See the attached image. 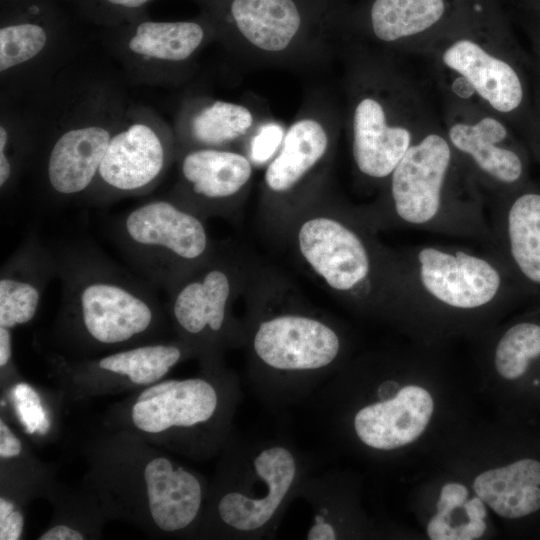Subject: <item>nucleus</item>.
Listing matches in <instances>:
<instances>
[{"mask_svg": "<svg viewBox=\"0 0 540 540\" xmlns=\"http://www.w3.org/2000/svg\"><path fill=\"white\" fill-rule=\"evenodd\" d=\"M39 540H83L84 535L76 529H73L65 525H56L45 533H43Z\"/></svg>", "mask_w": 540, "mask_h": 540, "instance_id": "37", "label": "nucleus"}, {"mask_svg": "<svg viewBox=\"0 0 540 540\" xmlns=\"http://www.w3.org/2000/svg\"><path fill=\"white\" fill-rule=\"evenodd\" d=\"M373 392L349 416L348 426L360 444L389 452L412 443L425 431L434 410L426 389L417 385L397 388L396 381L388 379Z\"/></svg>", "mask_w": 540, "mask_h": 540, "instance_id": "20", "label": "nucleus"}, {"mask_svg": "<svg viewBox=\"0 0 540 540\" xmlns=\"http://www.w3.org/2000/svg\"><path fill=\"white\" fill-rule=\"evenodd\" d=\"M111 235L137 274L166 291L210 256L201 216L171 195L117 217Z\"/></svg>", "mask_w": 540, "mask_h": 540, "instance_id": "10", "label": "nucleus"}, {"mask_svg": "<svg viewBox=\"0 0 540 540\" xmlns=\"http://www.w3.org/2000/svg\"><path fill=\"white\" fill-rule=\"evenodd\" d=\"M337 4H345L348 3L349 0H334Z\"/></svg>", "mask_w": 540, "mask_h": 540, "instance_id": "41", "label": "nucleus"}, {"mask_svg": "<svg viewBox=\"0 0 540 540\" xmlns=\"http://www.w3.org/2000/svg\"><path fill=\"white\" fill-rule=\"evenodd\" d=\"M310 473L305 458L283 439L235 446L213 504L218 529L244 540L269 536Z\"/></svg>", "mask_w": 540, "mask_h": 540, "instance_id": "9", "label": "nucleus"}, {"mask_svg": "<svg viewBox=\"0 0 540 540\" xmlns=\"http://www.w3.org/2000/svg\"><path fill=\"white\" fill-rule=\"evenodd\" d=\"M283 126L275 121L263 119L246 140L247 156L254 164H265L277 153L285 133Z\"/></svg>", "mask_w": 540, "mask_h": 540, "instance_id": "31", "label": "nucleus"}, {"mask_svg": "<svg viewBox=\"0 0 540 540\" xmlns=\"http://www.w3.org/2000/svg\"><path fill=\"white\" fill-rule=\"evenodd\" d=\"M176 156L173 126L153 109L129 104L84 200L101 205L145 195L162 181Z\"/></svg>", "mask_w": 540, "mask_h": 540, "instance_id": "14", "label": "nucleus"}, {"mask_svg": "<svg viewBox=\"0 0 540 540\" xmlns=\"http://www.w3.org/2000/svg\"><path fill=\"white\" fill-rule=\"evenodd\" d=\"M472 0H362L343 4L341 50L360 47L395 56L422 54Z\"/></svg>", "mask_w": 540, "mask_h": 540, "instance_id": "15", "label": "nucleus"}, {"mask_svg": "<svg viewBox=\"0 0 540 540\" xmlns=\"http://www.w3.org/2000/svg\"><path fill=\"white\" fill-rule=\"evenodd\" d=\"M344 125L353 165L366 183L383 187L398 163L436 120L396 57L360 47L342 50Z\"/></svg>", "mask_w": 540, "mask_h": 540, "instance_id": "3", "label": "nucleus"}, {"mask_svg": "<svg viewBox=\"0 0 540 540\" xmlns=\"http://www.w3.org/2000/svg\"><path fill=\"white\" fill-rule=\"evenodd\" d=\"M87 14L105 28L117 27L142 17L152 0H80Z\"/></svg>", "mask_w": 540, "mask_h": 540, "instance_id": "30", "label": "nucleus"}, {"mask_svg": "<svg viewBox=\"0 0 540 540\" xmlns=\"http://www.w3.org/2000/svg\"><path fill=\"white\" fill-rule=\"evenodd\" d=\"M300 252L333 290L360 305L385 310L392 253L353 221L329 216L306 220L298 231Z\"/></svg>", "mask_w": 540, "mask_h": 540, "instance_id": "12", "label": "nucleus"}, {"mask_svg": "<svg viewBox=\"0 0 540 540\" xmlns=\"http://www.w3.org/2000/svg\"><path fill=\"white\" fill-rule=\"evenodd\" d=\"M33 100L35 155L46 194L57 202L85 199L129 105L124 92L108 77L75 76L65 67Z\"/></svg>", "mask_w": 540, "mask_h": 540, "instance_id": "1", "label": "nucleus"}, {"mask_svg": "<svg viewBox=\"0 0 540 540\" xmlns=\"http://www.w3.org/2000/svg\"><path fill=\"white\" fill-rule=\"evenodd\" d=\"M53 250L62 285L61 323L74 338L109 348L157 332L163 312L154 285L115 263L89 240Z\"/></svg>", "mask_w": 540, "mask_h": 540, "instance_id": "5", "label": "nucleus"}, {"mask_svg": "<svg viewBox=\"0 0 540 540\" xmlns=\"http://www.w3.org/2000/svg\"><path fill=\"white\" fill-rule=\"evenodd\" d=\"M527 299L489 251L413 245L393 252L386 310L421 323H457L488 317Z\"/></svg>", "mask_w": 540, "mask_h": 540, "instance_id": "2", "label": "nucleus"}, {"mask_svg": "<svg viewBox=\"0 0 540 540\" xmlns=\"http://www.w3.org/2000/svg\"><path fill=\"white\" fill-rule=\"evenodd\" d=\"M208 259L167 290L177 330L188 342L204 349L221 345L233 330L228 312L231 275L225 266Z\"/></svg>", "mask_w": 540, "mask_h": 540, "instance_id": "21", "label": "nucleus"}, {"mask_svg": "<svg viewBox=\"0 0 540 540\" xmlns=\"http://www.w3.org/2000/svg\"><path fill=\"white\" fill-rule=\"evenodd\" d=\"M58 275L53 247L30 231L0 271V326L13 329L36 315L49 282Z\"/></svg>", "mask_w": 540, "mask_h": 540, "instance_id": "23", "label": "nucleus"}, {"mask_svg": "<svg viewBox=\"0 0 540 540\" xmlns=\"http://www.w3.org/2000/svg\"><path fill=\"white\" fill-rule=\"evenodd\" d=\"M486 523L484 519L467 520L454 526V540H474L480 538L486 531Z\"/></svg>", "mask_w": 540, "mask_h": 540, "instance_id": "36", "label": "nucleus"}, {"mask_svg": "<svg viewBox=\"0 0 540 540\" xmlns=\"http://www.w3.org/2000/svg\"><path fill=\"white\" fill-rule=\"evenodd\" d=\"M473 489L502 518H534L540 514V457L527 454L486 470L475 478Z\"/></svg>", "mask_w": 540, "mask_h": 540, "instance_id": "26", "label": "nucleus"}, {"mask_svg": "<svg viewBox=\"0 0 540 540\" xmlns=\"http://www.w3.org/2000/svg\"><path fill=\"white\" fill-rule=\"evenodd\" d=\"M334 0H216L203 8L216 40L243 62L299 66L340 49Z\"/></svg>", "mask_w": 540, "mask_h": 540, "instance_id": "6", "label": "nucleus"}, {"mask_svg": "<svg viewBox=\"0 0 540 540\" xmlns=\"http://www.w3.org/2000/svg\"><path fill=\"white\" fill-rule=\"evenodd\" d=\"M190 348L183 343H147L104 356L95 367L127 377L138 385H150L162 379Z\"/></svg>", "mask_w": 540, "mask_h": 540, "instance_id": "28", "label": "nucleus"}, {"mask_svg": "<svg viewBox=\"0 0 540 540\" xmlns=\"http://www.w3.org/2000/svg\"><path fill=\"white\" fill-rule=\"evenodd\" d=\"M485 197L438 123L414 143L383 186L369 215L373 225L395 226L492 241Z\"/></svg>", "mask_w": 540, "mask_h": 540, "instance_id": "4", "label": "nucleus"}, {"mask_svg": "<svg viewBox=\"0 0 540 540\" xmlns=\"http://www.w3.org/2000/svg\"><path fill=\"white\" fill-rule=\"evenodd\" d=\"M12 358L11 329L0 326V367L8 365Z\"/></svg>", "mask_w": 540, "mask_h": 540, "instance_id": "38", "label": "nucleus"}, {"mask_svg": "<svg viewBox=\"0 0 540 540\" xmlns=\"http://www.w3.org/2000/svg\"><path fill=\"white\" fill-rule=\"evenodd\" d=\"M342 124L339 110L323 94L304 101L282 143L268 162L264 186L272 195L292 194L318 175L329 161Z\"/></svg>", "mask_w": 540, "mask_h": 540, "instance_id": "18", "label": "nucleus"}, {"mask_svg": "<svg viewBox=\"0 0 540 540\" xmlns=\"http://www.w3.org/2000/svg\"><path fill=\"white\" fill-rule=\"evenodd\" d=\"M467 499L468 489L466 486L457 482L447 483L440 491L437 511L434 515L451 523V515L456 509L463 507Z\"/></svg>", "mask_w": 540, "mask_h": 540, "instance_id": "33", "label": "nucleus"}, {"mask_svg": "<svg viewBox=\"0 0 540 540\" xmlns=\"http://www.w3.org/2000/svg\"><path fill=\"white\" fill-rule=\"evenodd\" d=\"M251 384L272 409L313 396L343 354L344 342L327 321L297 312L259 319L249 332Z\"/></svg>", "mask_w": 540, "mask_h": 540, "instance_id": "8", "label": "nucleus"}, {"mask_svg": "<svg viewBox=\"0 0 540 540\" xmlns=\"http://www.w3.org/2000/svg\"><path fill=\"white\" fill-rule=\"evenodd\" d=\"M70 47L67 26L49 0H2V94L39 95L65 68Z\"/></svg>", "mask_w": 540, "mask_h": 540, "instance_id": "11", "label": "nucleus"}, {"mask_svg": "<svg viewBox=\"0 0 540 540\" xmlns=\"http://www.w3.org/2000/svg\"><path fill=\"white\" fill-rule=\"evenodd\" d=\"M106 46L127 78L139 85L174 86L194 72L201 52L216 40L210 16L155 21L147 16L108 28Z\"/></svg>", "mask_w": 540, "mask_h": 540, "instance_id": "13", "label": "nucleus"}, {"mask_svg": "<svg viewBox=\"0 0 540 540\" xmlns=\"http://www.w3.org/2000/svg\"><path fill=\"white\" fill-rule=\"evenodd\" d=\"M144 480L150 515L160 530L179 532L197 521L205 488L196 474L160 456L146 464Z\"/></svg>", "mask_w": 540, "mask_h": 540, "instance_id": "25", "label": "nucleus"}, {"mask_svg": "<svg viewBox=\"0 0 540 540\" xmlns=\"http://www.w3.org/2000/svg\"><path fill=\"white\" fill-rule=\"evenodd\" d=\"M178 181L171 196L198 215L217 210L249 184L253 163L235 149L195 148L177 153Z\"/></svg>", "mask_w": 540, "mask_h": 540, "instance_id": "22", "label": "nucleus"}, {"mask_svg": "<svg viewBox=\"0 0 540 540\" xmlns=\"http://www.w3.org/2000/svg\"><path fill=\"white\" fill-rule=\"evenodd\" d=\"M202 6L203 8L211 5L212 3H214L216 0H197Z\"/></svg>", "mask_w": 540, "mask_h": 540, "instance_id": "40", "label": "nucleus"}, {"mask_svg": "<svg viewBox=\"0 0 540 540\" xmlns=\"http://www.w3.org/2000/svg\"><path fill=\"white\" fill-rule=\"evenodd\" d=\"M496 0H472L423 53L444 100L465 103L505 119L520 109L524 86L507 56Z\"/></svg>", "mask_w": 540, "mask_h": 540, "instance_id": "7", "label": "nucleus"}, {"mask_svg": "<svg viewBox=\"0 0 540 540\" xmlns=\"http://www.w3.org/2000/svg\"><path fill=\"white\" fill-rule=\"evenodd\" d=\"M487 251L503 264L526 298L540 299V188L526 183L489 198Z\"/></svg>", "mask_w": 540, "mask_h": 540, "instance_id": "19", "label": "nucleus"}, {"mask_svg": "<svg viewBox=\"0 0 540 540\" xmlns=\"http://www.w3.org/2000/svg\"><path fill=\"white\" fill-rule=\"evenodd\" d=\"M24 527V518L14 504L4 497L0 498V539L18 540Z\"/></svg>", "mask_w": 540, "mask_h": 540, "instance_id": "34", "label": "nucleus"}, {"mask_svg": "<svg viewBox=\"0 0 540 540\" xmlns=\"http://www.w3.org/2000/svg\"><path fill=\"white\" fill-rule=\"evenodd\" d=\"M36 135L31 111L20 113L3 106L0 118V191L12 194L19 179L34 158Z\"/></svg>", "mask_w": 540, "mask_h": 540, "instance_id": "29", "label": "nucleus"}, {"mask_svg": "<svg viewBox=\"0 0 540 540\" xmlns=\"http://www.w3.org/2000/svg\"><path fill=\"white\" fill-rule=\"evenodd\" d=\"M463 508L468 520L484 519L487 515L485 503L478 496L467 499Z\"/></svg>", "mask_w": 540, "mask_h": 540, "instance_id": "39", "label": "nucleus"}, {"mask_svg": "<svg viewBox=\"0 0 540 540\" xmlns=\"http://www.w3.org/2000/svg\"><path fill=\"white\" fill-rule=\"evenodd\" d=\"M239 398L236 380L220 388L204 377L165 380L142 391L133 404L132 421L148 433L212 427L225 434Z\"/></svg>", "mask_w": 540, "mask_h": 540, "instance_id": "17", "label": "nucleus"}, {"mask_svg": "<svg viewBox=\"0 0 540 540\" xmlns=\"http://www.w3.org/2000/svg\"><path fill=\"white\" fill-rule=\"evenodd\" d=\"M263 119L245 103L208 96L187 98L172 125L177 153L195 148L233 149L246 142Z\"/></svg>", "mask_w": 540, "mask_h": 540, "instance_id": "24", "label": "nucleus"}, {"mask_svg": "<svg viewBox=\"0 0 540 540\" xmlns=\"http://www.w3.org/2000/svg\"><path fill=\"white\" fill-rule=\"evenodd\" d=\"M22 444L13 434L8 425L0 420V456L1 458H12L21 453Z\"/></svg>", "mask_w": 540, "mask_h": 540, "instance_id": "35", "label": "nucleus"}, {"mask_svg": "<svg viewBox=\"0 0 540 540\" xmlns=\"http://www.w3.org/2000/svg\"><path fill=\"white\" fill-rule=\"evenodd\" d=\"M442 128L459 160L489 198L525 183V155L505 119L477 106L446 101Z\"/></svg>", "mask_w": 540, "mask_h": 540, "instance_id": "16", "label": "nucleus"}, {"mask_svg": "<svg viewBox=\"0 0 540 540\" xmlns=\"http://www.w3.org/2000/svg\"><path fill=\"white\" fill-rule=\"evenodd\" d=\"M19 418L27 432L44 434L50 427L38 394L29 385L18 384L13 391Z\"/></svg>", "mask_w": 540, "mask_h": 540, "instance_id": "32", "label": "nucleus"}, {"mask_svg": "<svg viewBox=\"0 0 540 540\" xmlns=\"http://www.w3.org/2000/svg\"><path fill=\"white\" fill-rule=\"evenodd\" d=\"M496 373L509 382L530 381L540 388V307L506 326L492 350Z\"/></svg>", "mask_w": 540, "mask_h": 540, "instance_id": "27", "label": "nucleus"}]
</instances>
